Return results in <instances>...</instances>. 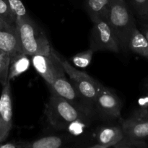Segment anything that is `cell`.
Here are the masks:
<instances>
[{
  "mask_svg": "<svg viewBox=\"0 0 148 148\" xmlns=\"http://www.w3.org/2000/svg\"><path fill=\"white\" fill-rule=\"evenodd\" d=\"M94 51L91 49L77 53L71 58V62L77 68H87L92 62Z\"/></svg>",
  "mask_w": 148,
  "mask_h": 148,
  "instance_id": "obj_18",
  "label": "cell"
},
{
  "mask_svg": "<svg viewBox=\"0 0 148 148\" xmlns=\"http://www.w3.org/2000/svg\"><path fill=\"white\" fill-rule=\"evenodd\" d=\"M125 1H126V0H125Z\"/></svg>",
  "mask_w": 148,
  "mask_h": 148,
  "instance_id": "obj_28",
  "label": "cell"
},
{
  "mask_svg": "<svg viewBox=\"0 0 148 148\" xmlns=\"http://www.w3.org/2000/svg\"><path fill=\"white\" fill-rule=\"evenodd\" d=\"M122 102L114 91L103 85L94 103L95 118L103 121H116L121 119Z\"/></svg>",
  "mask_w": 148,
  "mask_h": 148,
  "instance_id": "obj_6",
  "label": "cell"
},
{
  "mask_svg": "<svg viewBox=\"0 0 148 148\" xmlns=\"http://www.w3.org/2000/svg\"><path fill=\"white\" fill-rule=\"evenodd\" d=\"M51 53L59 62L65 73L69 75L72 83L83 99L94 110V103L98 92L103 85L86 72L78 70L74 67L66 59L58 53L53 47Z\"/></svg>",
  "mask_w": 148,
  "mask_h": 148,
  "instance_id": "obj_2",
  "label": "cell"
},
{
  "mask_svg": "<svg viewBox=\"0 0 148 148\" xmlns=\"http://www.w3.org/2000/svg\"><path fill=\"white\" fill-rule=\"evenodd\" d=\"M0 49L10 55V59L23 53L20 49L16 26L0 17Z\"/></svg>",
  "mask_w": 148,
  "mask_h": 148,
  "instance_id": "obj_13",
  "label": "cell"
},
{
  "mask_svg": "<svg viewBox=\"0 0 148 148\" xmlns=\"http://www.w3.org/2000/svg\"><path fill=\"white\" fill-rule=\"evenodd\" d=\"M107 21L119 41L121 51H126L129 36L137 24L132 11L125 0H111Z\"/></svg>",
  "mask_w": 148,
  "mask_h": 148,
  "instance_id": "obj_4",
  "label": "cell"
},
{
  "mask_svg": "<svg viewBox=\"0 0 148 148\" xmlns=\"http://www.w3.org/2000/svg\"><path fill=\"white\" fill-rule=\"evenodd\" d=\"M111 0H85L84 7L91 21L106 19L110 9Z\"/></svg>",
  "mask_w": 148,
  "mask_h": 148,
  "instance_id": "obj_16",
  "label": "cell"
},
{
  "mask_svg": "<svg viewBox=\"0 0 148 148\" xmlns=\"http://www.w3.org/2000/svg\"><path fill=\"white\" fill-rule=\"evenodd\" d=\"M31 63L48 86H51L56 78L64 75V71L51 53V54L32 55Z\"/></svg>",
  "mask_w": 148,
  "mask_h": 148,
  "instance_id": "obj_10",
  "label": "cell"
},
{
  "mask_svg": "<svg viewBox=\"0 0 148 148\" xmlns=\"http://www.w3.org/2000/svg\"><path fill=\"white\" fill-rule=\"evenodd\" d=\"M8 4L15 15L16 19L22 18L28 15L25 7L22 0H7Z\"/></svg>",
  "mask_w": 148,
  "mask_h": 148,
  "instance_id": "obj_22",
  "label": "cell"
},
{
  "mask_svg": "<svg viewBox=\"0 0 148 148\" xmlns=\"http://www.w3.org/2000/svg\"><path fill=\"white\" fill-rule=\"evenodd\" d=\"M95 119V116H83L69 123L63 132L71 137L75 143H84V142L88 140H90L92 143V138L90 137V134L91 132H94L92 127L93 121Z\"/></svg>",
  "mask_w": 148,
  "mask_h": 148,
  "instance_id": "obj_12",
  "label": "cell"
},
{
  "mask_svg": "<svg viewBox=\"0 0 148 148\" xmlns=\"http://www.w3.org/2000/svg\"><path fill=\"white\" fill-rule=\"evenodd\" d=\"M30 63L31 59H30V56L24 53H18L10 58L7 81L15 79L28 70Z\"/></svg>",
  "mask_w": 148,
  "mask_h": 148,
  "instance_id": "obj_17",
  "label": "cell"
},
{
  "mask_svg": "<svg viewBox=\"0 0 148 148\" xmlns=\"http://www.w3.org/2000/svg\"><path fill=\"white\" fill-rule=\"evenodd\" d=\"M124 137L119 120L115 123L114 121H103L94 130L92 144L90 148L114 147Z\"/></svg>",
  "mask_w": 148,
  "mask_h": 148,
  "instance_id": "obj_8",
  "label": "cell"
},
{
  "mask_svg": "<svg viewBox=\"0 0 148 148\" xmlns=\"http://www.w3.org/2000/svg\"><path fill=\"white\" fill-rule=\"evenodd\" d=\"M142 20V21H145V22H146V23H148V6H147V10H146V12H145V14L144 17H143V19H141V20Z\"/></svg>",
  "mask_w": 148,
  "mask_h": 148,
  "instance_id": "obj_26",
  "label": "cell"
},
{
  "mask_svg": "<svg viewBox=\"0 0 148 148\" xmlns=\"http://www.w3.org/2000/svg\"><path fill=\"white\" fill-rule=\"evenodd\" d=\"M140 107L129 118L119 121L125 137L137 140L148 139V97L140 100Z\"/></svg>",
  "mask_w": 148,
  "mask_h": 148,
  "instance_id": "obj_7",
  "label": "cell"
},
{
  "mask_svg": "<svg viewBox=\"0 0 148 148\" xmlns=\"http://www.w3.org/2000/svg\"><path fill=\"white\" fill-rule=\"evenodd\" d=\"M12 101L10 81L2 85L0 96V143L5 141L12 128Z\"/></svg>",
  "mask_w": 148,
  "mask_h": 148,
  "instance_id": "obj_11",
  "label": "cell"
},
{
  "mask_svg": "<svg viewBox=\"0 0 148 148\" xmlns=\"http://www.w3.org/2000/svg\"><path fill=\"white\" fill-rule=\"evenodd\" d=\"M145 88H146V90H147V95H148V79H147V81H146V82H145Z\"/></svg>",
  "mask_w": 148,
  "mask_h": 148,
  "instance_id": "obj_27",
  "label": "cell"
},
{
  "mask_svg": "<svg viewBox=\"0 0 148 148\" xmlns=\"http://www.w3.org/2000/svg\"><path fill=\"white\" fill-rule=\"evenodd\" d=\"M50 97L45 108V115L49 124L55 130L63 132L72 121L85 115H90L74 106L53 90H50Z\"/></svg>",
  "mask_w": 148,
  "mask_h": 148,
  "instance_id": "obj_3",
  "label": "cell"
},
{
  "mask_svg": "<svg viewBox=\"0 0 148 148\" xmlns=\"http://www.w3.org/2000/svg\"><path fill=\"white\" fill-rule=\"evenodd\" d=\"M49 87L51 90H53L56 94L64 98L74 106L86 114L95 116L94 110L83 99L73 84L67 80L65 75H62L56 78L53 83Z\"/></svg>",
  "mask_w": 148,
  "mask_h": 148,
  "instance_id": "obj_9",
  "label": "cell"
},
{
  "mask_svg": "<svg viewBox=\"0 0 148 148\" xmlns=\"http://www.w3.org/2000/svg\"><path fill=\"white\" fill-rule=\"evenodd\" d=\"M9 65H10V55L0 49V84L4 85L7 82Z\"/></svg>",
  "mask_w": 148,
  "mask_h": 148,
  "instance_id": "obj_20",
  "label": "cell"
},
{
  "mask_svg": "<svg viewBox=\"0 0 148 148\" xmlns=\"http://www.w3.org/2000/svg\"><path fill=\"white\" fill-rule=\"evenodd\" d=\"M90 36V49L95 51H111L119 53L121 51L119 41L106 19L93 22Z\"/></svg>",
  "mask_w": 148,
  "mask_h": 148,
  "instance_id": "obj_5",
  "label": "cell"
},
{
  "mask_svg": "<svg viewBox=\"0 0 148 148\" xmlns=\"http://www.w3.org/2000/svg\"><path fill=\"white\" fill-rule=\"evenodd\" d=\"M138 28L145 35V36L148 40V23L145 21L140 20V26H139Z\"/></svg>",
  "mask_w": 148,
  "mask_h": 148,
  "instance_id": "obj_25",
  "label": "cell"
},
{
  "mask_svg": "<svg viewBox=\"0 0 148 148\" xmlns=\"http://www.w3.org/2000/svg\"><path fill=\"white\" fill-rule=\"evenodd\" d=\"M71 137L66 135L50 134L35 140L27 141V148H61L70 147L69 143H73Z\"/></svg>",
  "mask_w": 148,
  "mask_h": 148,
  "instance_id": "obj_15",
  "label": "cell"
},
{
  "mask_svg": "<svg viewBox=\"0 0 148 148\" xmlns=\"http://www.w3.org/2000/svg\"><path fill=\"white\" fill-rule=\"evenodd\" d=\"M16 30L22 52L32 55L51 54V45L45 32L29 15L16 19Z\"/></svg>",
  "mask_w": 148,
  "mask_h": 148,
  "instance_id": "obj_1",
  "label": "cell"
},
{
  "mask_svg": "<svg viewBox=\"0 0 148 148\" xmlns=\"http://www.w3.org/2000/svg\"><path fill=\"white\" fill-rule=\"evenodd\" d=\"M128 51L148 60V40L137 25L129 36L126 46V51Z\"/></svg>",
  "mask_w": 148,
  "mask_h": 148,
  "instance_id": "obj_14",
  "label": "cell"
},
{
  "mask_svg": "<svg viewBox=\"0 0 148 148\" xmlns=\"http://www.w3.org/2000/svg\"><path fill=\"white\" fill-rule=\"evenodd\" d=\"M0 17L12 25L16 26V17L7 0H0Z\"/></svg>",
  "mask_w": 148,
  "mask_h": 148,
  "instance_id": "obj_21",
  "label": "cell"
},
{
  "mask_svg": "<svg viewBox=\"0 0 148 148\" xmlns=\"http://www.w3.org/2000/svg\"><path fill=\"white\" fill-rule=\"evenodd\" d=\"M132 7L140 20L145 14L148 6V0H130Z\"/></svg>",
  "mask_w": 148,
  "mask_h": 148,
  "instance_id": "obj_23",
  "label": "cell"
},
{
  "mask_svg": "<svg viewBox=\"0 0 148 148\" xmlns=\"http://www.w3.org/2000/svg\"><path fill=\"white\" fill-rule=\"evenodd\" d=\"M148 144L145 140L130 138L124 136L122 140L114 146V148H147Z\"/></svg>",
  "mask_w": 148,
  "mask_h": 148,
  "instance_id": "obj_19",
  "label": "cell"
},
{
  "mask_svg": "<svg viewBox=\"0 0 148 148\" xmlns=\"http://www.w3.org/2000/svg\"><path fill=\"white\" fill-rule=\"evenodd\" d=\"M27 141L24 140H12L0 143V148H27Z\"/></svg>",
  "mask_w": 148,
  "mask_h": 148,
  "instance_id": "obj_24",
  "label": "cell"
}]
</instances>
